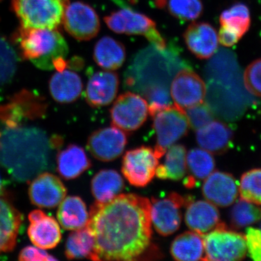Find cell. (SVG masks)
I'll return each mask as SVG.
<instances>
[{
	"label": "cell",
	"mask_w": 261,
	"mask_h": 261,
	"mask_svg": "<svg viewBox=\"0 0 261 261\" xmlns=\"http://www.w3.org/2000/svg\"><path fill=\"white\" fill-rule=\"evenodd\" d=\"M151 202L135 194H120L91 207L87 226L95 240V260H133L152 240Z\"/></svg>",
	"instance_id": "cell-1"
},
{
	"label": "cell",
	"mask_w": 261,
	"mask_h": 261,
	"mask_svg": "<svg viewBox=\"0 0 261 261\" xmlns=\"http://www.w3.org/2000/svg\"><path fill=\"white\" fill-rule=\"evenodd\" d=\"M61 144L37 127H6L0 135V166L15 181H31L53 167V152Z\"/></svg>",
	"instance_id": "cell-2"
},
{
	"label": "cell",
	"mask_w": 261,
	"mask_h": 261,
	"mask_svg": "<svg viewBox=\"0 0 261 261\" xmlns=\"http://www.w3.org/2000/svg\"><path fill=\"white\" fill-rule=\"evenodd\" d=\"M16 40L22 57L39 69L61 70L68 67V44L58 29L20 27Z\"/></svg>",
	"instance_id": "cell-3"
},
{
	"label": "cell",
	"mask_w": 261,
	"mask_h": 261,
	"mask_svg": "<svg viewBox=\"0 0 261 261\" xmlns=\"http://www.w3.org/2000/svg\"><path fill=\"white\" fill-rule=\"evenodd\" d=\"M226 80L222 86L216 87L211 92L206 103L214 116L225 121H236L256 102L240 81L238 65L233 67Z\"/></svg>",
	"instance_id": "cell-4"
},
{
	"label": "cell",
	"mask_w": 261,
	"mask_h": 261,
	"mask_svg": "<svg viewBox=\"0 0 261 261\" xmlns=\"http://www.w3.org/2000/svg\"><path fill=\"white\" fill-rule=\"evenodd\" d=\"M70 0H13L12 8L23 28L58 29Z\"/></svg>",
	"instance_id": "cell-5"
},
{
	"label": "cell",
	"mask_w": 261,
	"mask_h": 261,
	"mask_svg": "<svg viewBox=\"0 0 261 261\" xmlns=\"http://www.w3.org/2000/svg\"><path fill=\"white\" fill-rule=\"evenodd\" d=\"M202 238L205 247L204 260L237 261L246 257L245 235L228 230L224 223Z\"/></svg>",
	"instance_id": "cell-6"
},
{
	"label": "cell",
	"mask_w": 261,
	"mask_h": 261,
	"mask_svg": "<svg viewBox=\"0 0 261 261\" xmlns=\"http://www.w3.org/2000/svg\"><path fill=\"white\" fill-rule=\"evenodd\" d=\"M152 118L156 135L154 150L160 159L170 147L187 135L190 124L185 110L176 105L161 110Z\"/></svg>",
	"instance_id": "cell-7"
},
{
	"label": "cell",
	"mask_w": 261,
	"mask_h": 261,
	"mask_svg": "<svg viewBox=\"0 0 261 261\" xmlns=\"http://www.w3.org/2000/svg\"><path fill=\"white\" fill-rule=\"evenodd\" d=\"M108 28L117 34L142 35L159 50L166 48V42L152 19L129 8H123L105 17Z\"/></svg>",
	"instance_id": "cell-8"
},
{
	"label": "cell",
	"mask_w": 261,
	"mask_h": 261,
	"mask_svg": "<svg viewBox=\"0 0 261 261\" xmlns=\"http://www.w3.org/2000/svg\"><path fill=\"white\" fill-rule=\"evenodd\" d=\"M192 199L191 196H182L176 192H171L163 198L152 197L151 221L156 231L167 237L178 231L181 223V208Z\"/></svg>",
	"instance_id": "cell-9"
},
{
	"label": "cell",
	"mask_w": 261,
	"mask_h": 261,
	"mask_svg": "<svg viewBox=\"0 0 261 261\" xmlns=\"http://www.w3.org/2000/svg\"><path fill=\"white\" fill-rule=\"evenodd\" d=\"M159 165L154 149L142 146L127 151L122 161L121 171L130 185L143 188L153 180Z\"/></svg>",
	"instance_id": "cell-10"
},
{
	"label": "cell",
	"mask_w": 261,
	"mask_h": 261,
	"mask_svg": "<svg viewBox=\"0 0 261 261\" xmlns=\"http://www.w3.org/2000/svg\"><path fill=\"white\" fill-rule=\"evenodd\" d=\"M148 114V104L143 97L126 92L117 98L111 108V123L123 132H135L145 123Z\"/></svg>",
	"instance_id": "cell-11"
},
{
	"label": "cell",
	"mask_w": 261,
	"mask_h": 261,
	"mask_svg": "<svg viewBox=\"0 0 261 261\" xmlns=\"http://www.w3.org/2000/svg\"><path fill=\"white\" fill-rule=\"evenodd\" d=\"M63 24L65 31L79 41H89L97 35L100 22L97 12L87 3H69L65 9Z\"/></svg>",
	"instance_id": "cell-12"
},
{
	"label": "cell",
	"mask_w": 261,
	"mask_h": 261,
	"mask_svg": "<svg viewBox=\"0 0 261 261\" xmlns=\"http://www.w3.org/2000/svg\"><path fill=\"white\" fill-rule=\"evenodd\" d=\"M46 104L42 99L32 92L23 91L8 104L0 107V121L6 127H14L27 120L37 119L44 116Z\"/></svg>",
	"instance_id": "cell-13"
},
{
	"label": "cell",
	"mask_w": 261,
	"mask_h": 261,
	"mask_svg": "<svg viewBox=\"0 0 261 261\" xmlns=\"http://www.w3.org/2000/svg\"><path fill=\"white\" fill-rule=\"evenodd\" d=\"M128 142L126 132L116 127H106L94 132L88 138L87 148L102 162H110L123 154Z\"/></svg>",
	"instance_id": "cell-14"
},
{
	"label": "cell",
	"mask_w": 261,
	"mask_h": 261,
	"mask_svg": "<svg viewBox=\"0 0 261 261\" xmlns=\"http://www.w3.org/2000/svg\"><path fill=\"white\" fill-rule=\"evenodd\" d=\"M174 105L185 110L203 102L207 94L205 82L192 70H179L171 86Z\"/></svg>",
	"instance_id": "cell-15"
},
{
	"label": "cell",
	"mask_w": 261,
	"mask_h": 261,
	"mask_svg": "<svg viewBox=\"0 0 261 261\" xmlns=\"http://www.w3.org/2000/svg\"><path fill=\"white\" fill-rule=\"evenodd\" d=\"M66 195V187L61 178L46 171L33 178L29 189L31 202L41 208H54Z\"/></svg>",
	"instance_id": "cell-16"
},
{
	"label": "cell",
	"mask_w": 261,
	"mask_h": 261,
	"mask_svg": "<svg viewBox=\"0 0 261 261\" xmlns=\"http://www.w3.org/2000/svg\"><path fill=\"white\" fill-rule=\"evenodd\" d=\"M30 225L27 230L29 240L36 247L51 250L61 241V228L56 219L42 210H34L29 215Z\"/></svg>",
	"instance_id": "cell-17"
},
{
	"label": "cell",
	"mask_w": 261,
	"mask_h": 261,
	"mask_svg": "<svg viewBox=\"0 0 261 261\" xmlns=\"http://www.w3.org/2000/svg\"><path fill=\"white\" fill-rule=\"evenodd\" d=\"M202 192L208 202L226 207L232 205L238 198V183L230 173L216 171L205 178Z\"/></svg>",
	"instance_id": "cell-18"
},
{
	"label": "cell",
	"mask_w": 261,
	"mask_h": 261,
	"mask_svg": "<svg viewBox=\"0 0 261 261\" xmlns=\"http://www.w3.org/2000/svg\"><path fill=\"white\" fill-rule=\"evenodd\" d=\"M184 39L188 49L199 59L210 58L219 45L216 29L205 22L190 24L184 34Z\"/></svg>",
	"instance_id": "cell-19"
},
{
	"label": "cell",
	"mask_w": 261,
	"mask_h": 261,
	"mask_svg": "<svg viewBox=\"0 0 261 261\" xmlns=\"http://www.w3.org/2000/svg\"><path fill=\"white\" fill-rule=\"evenodd\" d=\"M119 87L118 75L111 70L99 71L89 78L86 99L93 108L108 106L114 100Z\"/></svg>",
	"instance_id": "cell-20"
},
{
	"label": "cell",
	"mask_w": 261,
	"mask_h": 261,
	"mask_svg": "<svg viewBox=\"0 0 261 261\" xmlns=\"http://www.w3.org/2000/svg\"><path fill=\"white\" fill-rule=\"evenodd\" d=\"M185 223L192 231L203 236L222 224L220 213L214 204L205 200L192 199L187 205Z\"/></svg>",
	"instance_id": "cell-21"
},
{
	"label": "cell",
	"mask_w": 261,
	"mask_h": 261,
	"mask_svg": "<svg viewBox=\"0 0 261 261\" xmlns=\"http://www.w3.org/2000/svg\"><path fill=\"white\" fill-rule=\"evenodd\" d=\"M232 130L225 123L212 121L208 124L197 130L196 140L201 148L211 153H224L232 145Z\"/></svg>",
	"instance_id": "cell-22"
},
{
	"label": "cell",
	"mask_w": 261,
	"mask_h": 261,
	"mask_svg": "<svg viewBox=\"0 0 261 261\" xmlns=\"http://www.w3.org/2000/svg\"><path fill=\"white\" fill-rule=\"evenodd\" d=\"M21 223L20 213L8 199L0 196V253L15 248Z\"/></svg>",
	"instance_id": "cell-23"
},
{
	"label": "cell",
	"mask_w": 261,
	"mask_h": 261,
	"mask_svg": "<svg viewBox=\"0 0 261 261\" xmlns=\"http://www.w3.org/2000/svg\"><path fill=\"white\" fill-rule=\"evenodd\" d=\"M82 89L83 84L80 75L66 68L58 70L49 80L51 97L61 104L74 102L80 97Z\"/></svg>",
	"instance_id": "cell-24"
},
{
	"label": "cell",
	"mask_w": 261,
	"mask_h": 261,
	"mask_svg": "<svg viewBox=\"0 0 261 261\" xmlns=\"http://www.w3.org/2000/svg\"><path fill=\"white\" fill-rule=\"evenodd\" d=\"M57 166L62 178L73 180L88 170L92 166V163L82 147L70 145L58 154Z\"/></svg>",
	"instance_id": "cell-25"
},
{
	"label": "cell",
	"mask_w": 261,
	"mask_h": 261,
	"mask_svg": "<svg viewBox=\"0 0 261 261\" xmlns=\"http://www.w3.org/2000/svg\"><path fill=\"white\" fill-rule=\"evenodd\" d=\"M216 162L211 152L202 148L190 149L187 154V170L188 175L184 180V185L188 189L195 188L214 172Z\"/></svg>",
	"instance_id": "cell-26"
},
{
	"label": "cell",
	"mask_w": 261,
	"mask_h": 261,
	"mask_svg": "<svg viewBox=\"0 0 261 261\" xmlns=\"http://www.w3.org/2000/svg\"><path fill=\"white\" fill-rule=\"evenodd\" d=\"M57 219L66 230H76L88 224L89 213L84 201L79 196H68L60 203Z\"/></svg>",
	"instance_id": "cell-27"
},
{
	"label": "cell",
	"mask_w": 261,
	"mask_h": 261,
	"mask_svg": "<svg viewBox=\"0 0 261 261\" xmlns=\"http://www.w3.org/2000/svg\"><path fill=\"white\" fill-rule=\"evenodd\" d=\"M125 184L121 174L113 169L101 170L91 181V190L96 202L106 203L120 195Z\"/></svg>",
	"instance_id": "cell-28"
},
{
	"label": "cell",
	"mask_w": 261,
	"mask_h": 261,
	"mask_svg": "<svg viewBox=\"0 0 261 261\" xmlns=\"http://www.w3.org/2000/svg\"><path fill=\"white\" fill-rule=\"evenodd\" d=\"M171 256L178 261L205 260V247L202 235L186 231L174 239L171 245Z\"/></svg>",
	"instance_id": "cell-29"
},
{
	"label": "cell",
	"mask_w": 261,
	"mask_h": 261,
	"mask_svg": "<svg viewBox=\"0 0 261 261\" xmlns=\"http://www.w3.org/2000/svg\"><path fill=\"white\" fill-rule=\"evenodd\" d=\"M94 60L102 69L117 70L126 60V49L122 43L113 38L104 37L94 46Z\"/></svg>",
	"instance_id": "cell-30"
},
{
	"label": "cell",
	"mask_w": 261,
	"mask_h": 261,
	"mask_svg": "<svg viewBox=\"0 0 261 261\" xmlns=\"http://www.w3.org/2000/svg\"><path fill=\"white\" fill-rule=\"evenodd\" d=\"M65 257L68 260L89 258L95 260V240L88 226L74 230L67 238Z\"/></svg>",
	"instance_id": "cell-31"
},
{
	"label": "cell",
	"mask_w": 261,
	"mask_h": 261,
	"mask_svg": "<svg viewBox=\"0 0 261 261\" xmlns=\"http://www.w3.org/2000/svg\"><path fill=\"white\" fill-rule=\"evenodd\" d=\"M164 163L156 168L155 176L160 179L177 181L187 173V149L183 145H173L167 149Z\"/></svg>",
	"instance_id": "cell-32"
},
{
	"label": "cell",
	"mask_w": 261,
	"mask_h": 261,
	"mask_svg": "<svg viewBox=\"0 0 261 261\" xmlns=\"http://www.w3.org/2000/svg\"><path fill=\"white\" fill-rule=\"evenodd\" d=\"M221 27L231 29L243 37L250 27V14L243 3H236L220 15Z\"/></svg>",
	"instance_id": "cell-33"
},
{
	"label": "cell",
	"mask_w": 261,
	"mask_h": 261,
	"mask_svg": "<svg viewBox=\"0 0 261 261\" xmlns=\"http://www.w3.org/2000/svg\"><path fill=\"white\" fill-rule=\"evenodd\" d=\"M159 8H166L175 18L185 20L198 18L203 10L202 0H154Z\"/></svg>",
	"instance_id": "cell-34"
},
{
	"label": "cell",
	"mask_w": 261,
	"mask_h": 261,
	"mask_svg": "<svg viewBox=\"0 0 261 261\" xmlns=\"http://www.w3.org/2000/svg\"><path fill=\"white\" fill-rule=\"evenodd\" d=\"M231 226L240 229L261 220V207L243 200H238L230 212Z\"/></svg>",
	"instance_id": "cell-35"
},
{
	"label": "cell",
	"mask_w": 261,
	"mask_h": 261,
	"mask_svg": "<svg viewBox=\"0 0 261 261\" xmlns=\"http://www.w3.org/2000/svg\"><path fill=\"white\" fill-rule=\"evenodd\" d=\"M18 68V56L14 48L5 38L0 37V87L13 80Z\"/></svg>",
	"instance_id": "cell-36"
},
{
	"label": "cell",
	"mask_w": 261,
	"mask_h": 261,
	"mask_svg": "<svg viewBox=\"0 0 261 261\" xmlns=\"http://www.w3.org/2000/svg\"><path fill=\"white\" fill-rule=\"evenodd\" d=\"M239 190L241 199L261 205V168H253L243 173Z\"/></svg>",
	"instance_id": "cell-37"
},
{
	"label": "cell",
	"mask_w": 261,
	"mask_h": 261,
	"mask_svg": "<svg viewBox=\"0 0 261 261\" xmlns=\"http://www.w3.org/2000/svg\"><path fill=\"white\" fill-rule=\"evenodd\" d=\"M144 96L148 104L149 113L153 116L161 110L172 106L171 94L167 87L161 84H152L146 87Z\"/></svg>",
	"instance_id": "cell-38"
},
{
	"label": "cell",
	"mask_w": 261,
	"mask_h": 261,
	"mask_svg": "<svg viewBox=\"0 0 261 261\" xmlns=\"http://www.w3.org/2000/svg\"><path fill=\"white\" fill-rule=\"evenodd\" d=\"M186 116L190 127L197 130L214 120V115L207 103L202 102L187 108Z\"/></svg>",
	"instance_id": "cell-39"
},
{
	"label": "cell",
	"mask_w": 261,
	"mask_h": 261,
	"mask_svg": "<svg viewBox=\"0 0 261 261\" xmlns=\"http://www.w3.org/2000/svg\"><path fill=\"white\" fill-rule=\"evenodd\" d=\"M244 84L250 94L261 97V58L247 67L244 73Z\"/></svg>",
	"instance_id": "cell-40"
},
{
	"label": "cell",
	"mask_w": 261,
	"mask_h": 261,
	"mask_svg": "<svg viewBox=\"0 0 261 261\" xmlns=\"http://www.w3.org/2000/svg\"><path fill=\"white\" fill-rule=\"evenodd\" d=\"M245 237L249 256L253 260L261 261L260 230L256 228H248Z\"/></svg>",
	"instance_id": "cell-41"
},
{
	"label": "cell",
	"mask_w": 261,
	"mask_h": 261,
	"mask_svg": "<svg viewBox=\"0 0 261 261\" xmlns=\"http://www.w3.org/2000/svg\"><path fill=\"white\" fill-rule=\"evenodd\" d=\"M18 260L21 261H54L58 259L45 250L37 247L27 246L19 253Z\"/></svg>",
	"instance_id": "cell-42"
},
{
	"label": "cell",
	"mask_w": 261,
	"mask_h": 261,
	"mask_svg": "<svg viewBox=\"0 0 261 261\" xmlns=\"http://www.w3.org/2000/svg\"><path fill=\"white\" fill-rule=\"evenodd\" d=\"M218 37L221 45L224 47H232L242 38L236 32L224 27L220 29Z\"/></svg>",
	"instance_id": "cell-43"
},
{
	"label": "cell",
	"mask_w": 261,
	"mask_h": 261,
	"mask_svg": "<svg viewBox=\"0 0 261 261\" xmlns=\"http://www.w3.org/2000/svg\"><path fill=\"white\" fill-rule=\"evenodd\" d=\"M3 187H4V184H3V178H2L1 174H0V195L3 193Z\"/></svg>",
	"instance_id": "cell-44"
},
{
	"label": "cell",
	"mask_w": 261,
	"mask_h": 261,
	"mask_svg": "<svg viewBox=\"0 0 261 261\" xmlns=\"http://www.w3.org/2000/svg\"><path fill=\"white\" fill-rule=\"evenodd\" d=\"M260 228H261V224H260Z\"/></svg>",
	"instance_id": "cell-45"
},
{
	"label": "cell",
	"mask_w": 261,
	"mask_h": 261,
	"mask_svg": "<svg viewBox=\"0 0 261 261\" xmlns=\"http://www.w3.org/2000/svg\"><path fill=\"white\" fill-rule=\"evenodd\" d=\"M0 135H1V134H0Z\"/></svg>",
	"instance_id": "cell-46"
}]
</instances>
